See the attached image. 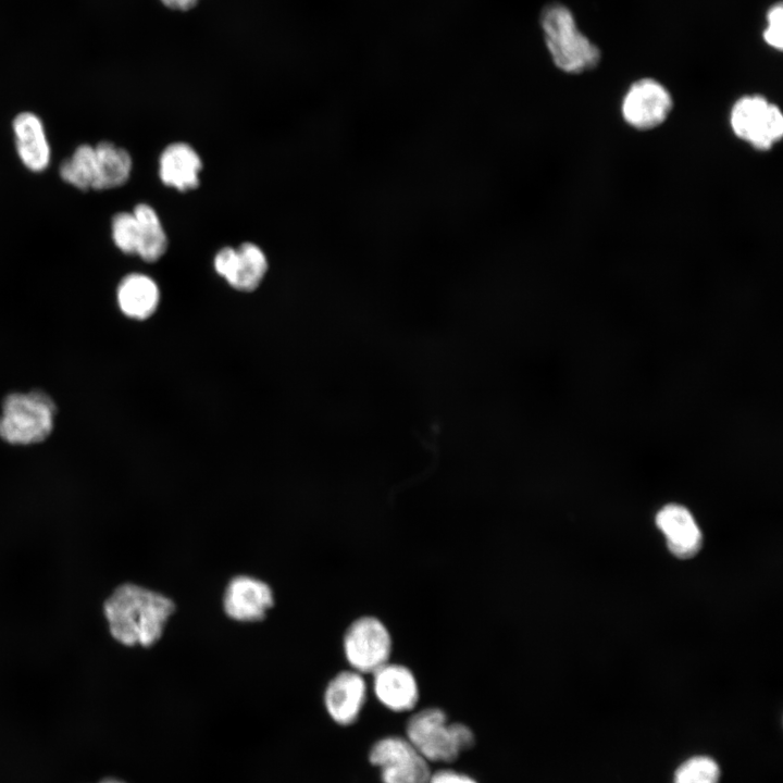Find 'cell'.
Wrapping results in <instances>:
<instances>
[{
  "mask_svg": "<svg viewBox=\"0 0 783 783\" xmlns=\"http://www.w3.org/2000/svg\"><path fill=\"white\" fill-rule=\"evenodd\" d=\"M103 610L114 639L147 647L161 637L174 604L162 594L127 583L113 591Z\"/></svg>",
  "mask_w": 783,
  "mask_h": 783,
  "instance_id": "1",
  "label": "cell"
},
{
  "mask_svg": "<svg viewBox=\"0 0 783 783\" xmlns=\"http://www.w3.org/2000/svg\"><path fill=\"white\" fill-rule=\"evenodd\" d=\"M545 44L555 65L569 74L591 71L601 59L600 49L579 29L572 11L554 2L540 12Z\"/></svg>",
  "mask_w": 783,
  "mask_h": 783,
  "instance_id": "2",
  "label": "cell"
},
{
  "mask_svg": "<svg viewBox=\"0 0 783 783\" xmlns=\"http://www.w3.org/2000/svg\"><path fill=\"white\" fill-rule=\"evenodd\" d=\"M406 737L428 762H451L475 743L468 725L449 722L445 711L435 707L410 717Z\"/></svg>",
  "mask_w": 783,
  "mask_h": 783,
  "instance_id": "3",
  "label": "cell"
},
{
  "mask_svg": "<svg viewBox=\"0 0 783 783\" xmlns=\"http://www.w3.org/2000/svg\"><path fill=\"white\" fill-rule=\"evenodd\" d=\"M55 410L44 391L10 394L2 402L0 437L13 445L44 442L53 430Z\"/></svg>",
  "mask_w": 783,
  "mask_h": 783,
  "instance_id": "4",
  "label": "cell"
},
{
  "mask_svg": "<svg viewBox=\"0 0 783 783\" xmlns=\"http://www.w3.org/2000/svg\"><path fill=\"white\" fill-rule=\"evenodd\" d=\"M730 124L737 138L757 150L771 149L783 135L781 110L760 95L737 99L731 109Z\"/></svg>",
  "mask_w": 783,
  "mask_h": 783,
  "instance_id": "5",
  "label": "cell"
},
{
  "mask_svg": "<svg viewBox=\"0 0 783 783\" xmlns=\"http://www.w3.org/2000/svg\"><path fill=\"white\" fill-rule=\"evenodd\" d=\"M343 648L352 670L362 674H373L390 661L393 637L381 619L362 616L347 627Z\"/></svg>",
  "mask_w": 783,
  "mask_h": 783,
  "instance_id": "6",
  "label": "cell"
},
{
  "mask_svg": "<svg viewBox=\"0 0 783 783\" xmlns=\"http://www.w3.org/2000/svg\"><path fill=\"white\" fill-rule=\"evenodd\" d=\"M369 760L380 769L383 783H427L431 775L428 761L407 737L378 739L369 751Z\"/></svg>",
  "mask_w": 783,
  "mask_h": 783,
  "instance_id": "7",
  "label": "cell"
},
{
  "mask_svg": "<svg viewBox=\"0 0 783 783\" xmlns=\"http://www.w3.org/2000/svg\"><path fill=\"white\" fill-rule=\"evenodd\" d=\"M673 107L670 91L654 78H641L626 90L621 113L635 129H652L662 124Z\"/></svg>",
  "mask_w": 783,
  "mask_h": 783,
  "instance_id": "8",
  "label": "cell"
},
{
  "mask_svg": "<svg viewBox=\"0 0 783 783\" xmlns=\"http://www.w3.org/2000/svg\"><path fill=\"white\" fill-rule=\"evenodd\" d=\"M216 273L235 289L252 291L262 282L268 261L257 245L245 243L238 249L222 248L214 258Z\"/></svg>",
  "mask_w": 783,
  "mask_h": 783,
  "instance_id": "9",
  "label": "cell"
},
{
  "mask_svg": "<svg viewBox=\"0 0 783 783\" xmlns=\"http://www.w3.org/2000/svg\"><path fill=\"white\" fill-rule=\"evenodd\" d=\"M364 674L352 669L339 672L327 684L323 703L328 717L338 725L355 723L366 701Z\"/></svg>",
  "mask_w": 783,
  "mask_h": 783,
  "instance_id": "10",
  "label": "cell"
},
{
  "mask_svg": "<svg viewBox=\"0 0 783 783\" xmlns=\"http://www.w3.org/2000/svg\"><path fill=\"white\" fill-rule=\"evenodd\" d=\"M371 675L374 695L385 708L407 712L417 706L419 684L408 667L389 661Z\"/></svg>",
  "mask_w": 783,
  "mask_h": 783,
  "instance_id": "11",
  "label": "cell"
},
{
  "mask_svg": "<svg viewBox=\"0 0 783 783\" xmlns=\"http://www.w3.org/2000/svg\"><path fill=\"white\" fill-rule=\"evenodd\" d=\"M272 589L264 582L239 575L227 585L224 594L225 612L238 621H256L265 616L273 605Z\"/></svg>",
  "mask_w": 783,
  "mask_h": 783,
  "instance_id": "12",
  "label": "cell"
},
{
  "mask_svg": "<svg viewBox=\"0 0 783 783\" xmlns=\"http://www.w3.org/2000/svg\"><path fill=\"white\" fill-rule=\"evenodd\" d=\"M656 524L664 534L667 546L675 557L688 559L701 548V532L685 507L675 504L664 506L656 515Z\"/></svg>",
  "mask_w": 783,
  "mask_h": 783,
  "instance_id": "13",
  "label": "cell"
},
{
  "mask_svg": "<svg viewBox=\"0 0 783 783\" xmlns=\"http://www.w3.org/2000/svg\"><path fill=\"white\" fill-rule=\"evenodd\" d=\"M12 127L22 163L33 172L44 171L51 151L41 120L33 112H22L14 117Z\"/></svg>",
  "mask_w": 783,
  "mask_h": 783,
  "instance_id": "14",
  "label": "cell"
},
{
  "mask_svg": "<svg viewBox=\"0 0 783 783\" xmlns=\"http://www.w3.org/2000/svg\"><path fill=\"white\" fill-rule=\"evenodd\" d=\"M202 167L197 152L185 142L169 145L160 156L159 175L163 184L179 191L194 189L199 185L198 174Z\"/></svg>",
  "mask_w": 783,
  "mask_h": 783,
  "instance_id": "15",
  "label": "cell"
},
{
  "mask_svg": "<svg viewBox=\"0 0 783 783\" xmlns=\"http://www.w3.org/2000/svg\"><path fill=\"white\" fill-rule=\"evenodd\" d=\"M160 299L156 282L140 273L126 275L116 289V301L124 315L134 320H146L158 308Z\"/></svg>",
  "mask_w": 783,
  "mask_h": 783,
  "instance_id": "16",
  "label": "cell"
},
{
  "mask_svg": "<svg viewBox=\"0 0 783 783\" xmlns=\"http://www.w3.org/2000/svg\"><path fill=\"white\" fill-rule=\"evenodd\" d=\"M132 172V158L110 141L95 146V181L92 189H110L125 184Z\"/></svg>",
  "mask_w": 783,
  "mask_h": 783,
  "instance_id": "17",
  "label": "cell"
},
{
  "mask_svg": "<svg viewBox=\"0 0 783 783\" xmlns=\"http://www.w3.org/2000/svg\"><path fill=\"white\" fill-rule=\"evenodd\" d=\"M133 213L138 223L136 254L147 262L159 260L166 251L167 238L157 212L149 204L139 203Z\"/></svg>",
  "mask_w": 783,
  "mask_h": 783,
  "instance_id": "18",
  "label": "cell"
},
{
  "mask_svg": "<svg viewBox=\"0 0 783 783\" xmlns=\"http://www.w3.org/2000/svg\"><path fill=\"white\" fill-rule=\"evenodd\" d=\"M60 176L77 189H92L95 181V147L78 146L73 154L60 165Z\"/></svg>",
  "mask_w": 783,
  "mask_h": 783,
  "instance_id": "19",
  "label": "cell"
},
{
  "mask_svg": "<svg viewBox=\"0 0 783 783\" xmlns=\"http://www.w3.org/2000/svg\"><path fill=\"white\" fill-rule=\"evenodd\" d=\"M720 770L717 762L706 756L692 757L683 762L674 774V783H718Z\"/></svg>",
  "mask_w": 783,
  "mask_h": 783,
  "instance_id": "20",
  "label": "cell"
},
{
  "mask_svg": "<svg viewBox=\"0 0 783 783\" xmlns=\"http://www.w3.org/2000/svg\"><path fill=\"white\" fill-rule=\"evenodd\" d=\"M112 238L121 251L128 254L137 253L138 223L133 212H120L113 216Z\"/></svg>",
  "mask_w": 783,
  "mask_h": 783,
  "instance_id": "21",
  "label": "cell"
},
{
  "mask_svg": "<svg viewBox=\"0 0 783 783\" xmlns=\"http://www.w3.org/2000/svg\"><path fill=\"white\" fill-rule=\"evenodd\" d=\"M763 41L772 49L783 48V7L781 2L772 4L766 14V27L762 32Z\"/></svg>",
  "mask_w": 783,
  "mask_h": 783,
  "instance_id": "22",
  "label": "cell"
},
{
  "mask_svg": "<svg viewBox=\"0 0 783 783\" xmlns=\"http://www.w3.org/2000/svg\"><path fill=\"white\" fill-rule=\"evenodd\" d=\"M427 783H477L471 776L450 769H442L431 773Z\"/></svg>",
  "mask_w": 783,
  "mask_h": 783,
  "instance_id": "23",
  "label": "cell"
},
{
  "mask_svg": "<svg viewBox=\"0 0 783 783\" xmlns=\"http://www.w3.org/2000/svg\"><path fill=\"white\" fill-rule=\"evenodd\" d=\"M167 8L173 10H189L194 8L199 0H161Z\"/></svg>",
  "mask_w": 783,
  "mask_h": 783,
  "instance_id": "24",
  "label": "cell"
},
{
  "mask_svg": "<svg viewBox=\"0 0 783 783\" xmlns=\"http://www.w3.org/2000/svg\"><path fill=\"white\" fill-rule=\"evenodd\" d=\"M100 783H126V782H124L120 779H115V778H108V779L102 780Z\"/></svg>",
  "mask_w": 783,
  "mask_h": 783,
  "instance_id": "25",
  "label": "cell"
}]
</instances>
